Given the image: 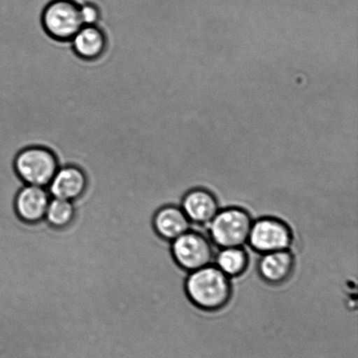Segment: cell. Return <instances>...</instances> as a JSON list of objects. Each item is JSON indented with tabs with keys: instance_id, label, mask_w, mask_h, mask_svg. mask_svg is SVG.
Wrapping results in <instances>:
<instances>
[{
	"instance_id": "cell-1",
	"label": "cell",
	"mask_w": 358,
	"mask_h": 358,
	"mask_svg": "<svg viewBox=\"0 0 358 358\" xmlns=\"http://www.w3.org/2000/svg\"><path fill=\"white\" fill-rule=\"evenodd\" d=\"M184 289L188 300L206 312H216L227 306L233 296L231 279L215 265L189 273Z\"/></svg>"
},
{
	"instance_id": "cell-15",
	"label": "cell",
	"mask_w": 358,
	"mask_h": 358,
	"mask_svg": "<svg viewBox=\"0 0 358 358\" xmlns=\"http://www.w3.org/2000/svg\"><path fill=\"white\" fill-rule=\"evenodd\" d=\"M80 14L83 26H96L101 22V9L96 4L87 2L80 5Z\"/></svg>"
},
{
	"instance_id": "cell-8",
	"label": "cell",
	"mask_w": 358,
	"mask_h": 358,
	"mask_svg": "<svg viewBox=\"0 0 358 358\" xmlns=\"http://www.w3.org/2000/svg\"><path fill=\"white\" fill-rule=\"evenodd\" d=\"M296 259L290 250L262 254L258 261V273L263 282L272 286L285 283L293 275Z\"/></svg>"
},
{
	"instance_id": "cell-13",
	"label": "cell",
	"mask_w": 358,
	"mask_h": 358,
	"mask_svg": "<svg viewBox=\"0 0 358 358\" xmlns=\"http://www.w3.org/2000/svg\"><path fill=\"white\" fill-rule=\"evenodd\" d=\"M214 261L217 268L230 279L244 275L249 266V256L244 247L221 248Z\"/></svg>"
},
{
	"instance_id": "cell-6",
	"label": "cell",
	"mask_w": 358,
	"mask_h": 358,
	"mask_svg": "<svg viewBox=\"0 0 358 358\" xmlns=\"http://www.w3.org/2000/svg\"><path fill=\"white\" fill-rule=\"evenodd\" d=\"M294 241L289 224L276 217L265 216L254 220L248 244L259 254L289 250Z\"/></svg>"
},
{
	"instance_id": "cell-12",
	"label": "cell",
	"mask_w": 358,
	"mask_h": 358,
	"mask_svg": "<svg viewBox=\"0 0 358 358\" xmlns=\"http://www.w3.org/2000/svg\"><path fill=\"white\" fill-rule=\"evenodd\" d=\"M191 224L181 207L178 205L163 206L153 217V227L156 233L170 243L187 233Z\"/></svg>"
},
{
	"instance_id": "cell-2",
	"label": "cell",
	"mask_w": 358,
	"mask_h": 358,
	"mask_svg": "<svg viewBox=\"0 0 358 358\" xmlns=\"http://www.w3.org/2000/svg\"><path fill=\"white\" fill-rule=\"evenodd\" d=\"M254 223L250 213L241 207L220 209L208 226L209 240L221 248L244 247Z\"/></svg>"
},
{
	"instance_id": "cell-3",
	"label": "cell",
	"mask_w": 358,
	"mask_h": 358,
	"mask_svg": "<svg viewBox=\"0 0 358 358\" xmlns=\"http://www.w3.org/2000/svg\"><path fill=\"white\" fill-rule=\"evenodd\" d=\"M13 166L24 184L48 188L59 164L57 156L49 147L31 145L16 154Z\"/></svg>"
},
{
	"instance_id": "cell-10",
	"label": "cell",
	"mask_w": 358,
	"mask_h": 358,
	"mask_svg": "<svg viewBox=\"0 0 358 358\" xmlns=\"http://www.w3.org/2000/svg\"><path fill=\"white\" fill-rule=\"evenodd\" d=\"M51 198L48 188L26 184L15 199L17 214L27 223L40 222L45 219Z\"/></svg>"
},
{
	"instance_id": "cell-9",
	"label": "cell",
	"mask_w": 358,
	"mask_h": 358,
	"mask_svg": "<svg viewBox=\"0 0 358 358\" xmlns=\"http://www.w3.org/2000/svg\"><path fill=\"white\" fill-rule=\"evenodd\" d=\"M87 188L85 172L76 165L59 167L48 189L52 198L75 201L82 196Z\"/></svg>"
},
{
	"instance_id": "cell-4",
	"label": "cell",
	"mask_w": 358,
	"mask_h": 358,
	"mask_svg": "<svg viewBox=\"0 0 358 358\" xmlns=\"http://www.w3.org/2000/svg\"><path fill=\"white\" fill-rule=\"evenodd\" d=\"M41 21L45 34L59 41H70L83 27L76 0H50L43 7Z\"/></svg>"
},
{
	"instance_id": "cell-5",
	"label": "cell",
	"mask_w": 358,
	"mask_h": 358,
	"mask_svg": "<svg viewBox=\"0 0 358 358\" xmlns=\"http://www.w3.org/2000/svg\"><path fill=\"white\" fill-rule=\"evenodd\" d=\"M213 243L196 231L188 230L171 243V254L175 265L182 271L191 273L212 264Z\"/></svg>"
},
{
	"instance_id": "cell-11",
	"label": "cell",
	"mask_w": 358,
	"mask_h": 358,
	"mask_svg": "<svg viewBox=\"0 0 358 358\" xmlns=\"http://www.w3.org/2000/svg\"><path fill=\"white\" fill-rule=\"evenodd\" d=\"M73 53L85 61L101 57L108 48V36L103 27L83 26L70 41Z\"/></svg>"
},
{
	"instance_id": "cell-7",
	"label": "cell",
	"mask_w": 358,
	"mask_h": 358,
	"mask_svg": "<svg viewBox=\"0 0 358 358\" xmlns=\"http://www.w3.org/2000/svg\"><path fill=\"white\" fill-rule=\"evenodd\" d=\"M179 206L189 222L206 226L220 209L216 196L208 189L203 188H196L186 192Z\"/></svg>"
},
{
	"instance_id": "cell-14",
	"label": "cell",
	"mask_w": 358,
	"mask_h": 358,
	"mask_svg": "<svg viewBox=\"0 0 358 358\" xmlns=\"http://www.w3.org/2000/svg\"><path fill=\"white\" fill-rule=\"evenodd\" d=\"M76 209L72 201L52 198L45 212V220L55 228L68 227L75 219Z\"/></svg>"
}]
</instances>
